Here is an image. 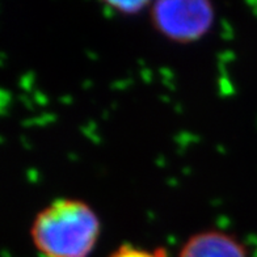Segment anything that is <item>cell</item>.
<instances>
[{"instance_id": "277c9868", "label": "cell", "mask_w": 257, "mask_h": 257, "mask_svg": "<svg viewBox=\"0 0 257 257\" xmlns=\"http://www.w3.org/2000/svg\"><path fill=\"white\" fill-rule=\"evenodd\" d=\"M108 257H167V250L163 247L149 250L133 247L130 244H122Z\"/></svg>"}, {"instance_id": "6da1fadb", "label": "cell", "mask_w": 257, "mask_h": 257, "mask_svg": "<svg viewBox=\"0 0 257 257\" xmlns=\"http://www.w3.org/2000/svg\"><path fill=\"white\" fill-rule=\"evenodd\" d=\"M100 220L88 203L72 198L51 202L31 228L34 247L44 257H88L97 243Z\"/></svg>"}, {"instance_id": "5b68a950", "label": "cell", "mask_w": 257, "mask_h": 257, "mask_svg": "<svg viewBox=\"0 0 257 257\" xmlns=\"http://www.w3.org/2000/svg\"><path fill=\"white\" fill-rule=\"evenodd\" d=\"M149 4V2H108L106 6L114 8L122 15H137Z\"/></svg>"}, {"instance_id": "7a4b0ae2", "label": "cell", "mask_w": 257, "mask_h": 257, "mask_svg": "<svg viewBox=\"0 0 257 257\" xmlns=\"http://www.w3.org/2000/svg\"><path fill=\"white\" fill-rule=\"evenodd\" d=\"M151 20L156 31L168 40L189 44L209 32L214 7L206 0H162L153 4Z\"/></svg>"}, {"instance_id": "3957f363", "label": "cell", "mask_w": 257, "mask_h": 257, "mask_svg": "<svg viewBox=\"0 0 257 257\" xmlns=\"http://www.w3.org/2000/svg\"><path fill=\"white\" fill-rule=\"evenodd\" d=\"M179 257H249V252L232 233L206 230L190 236Z\"/></svg>"}]
</instances>
